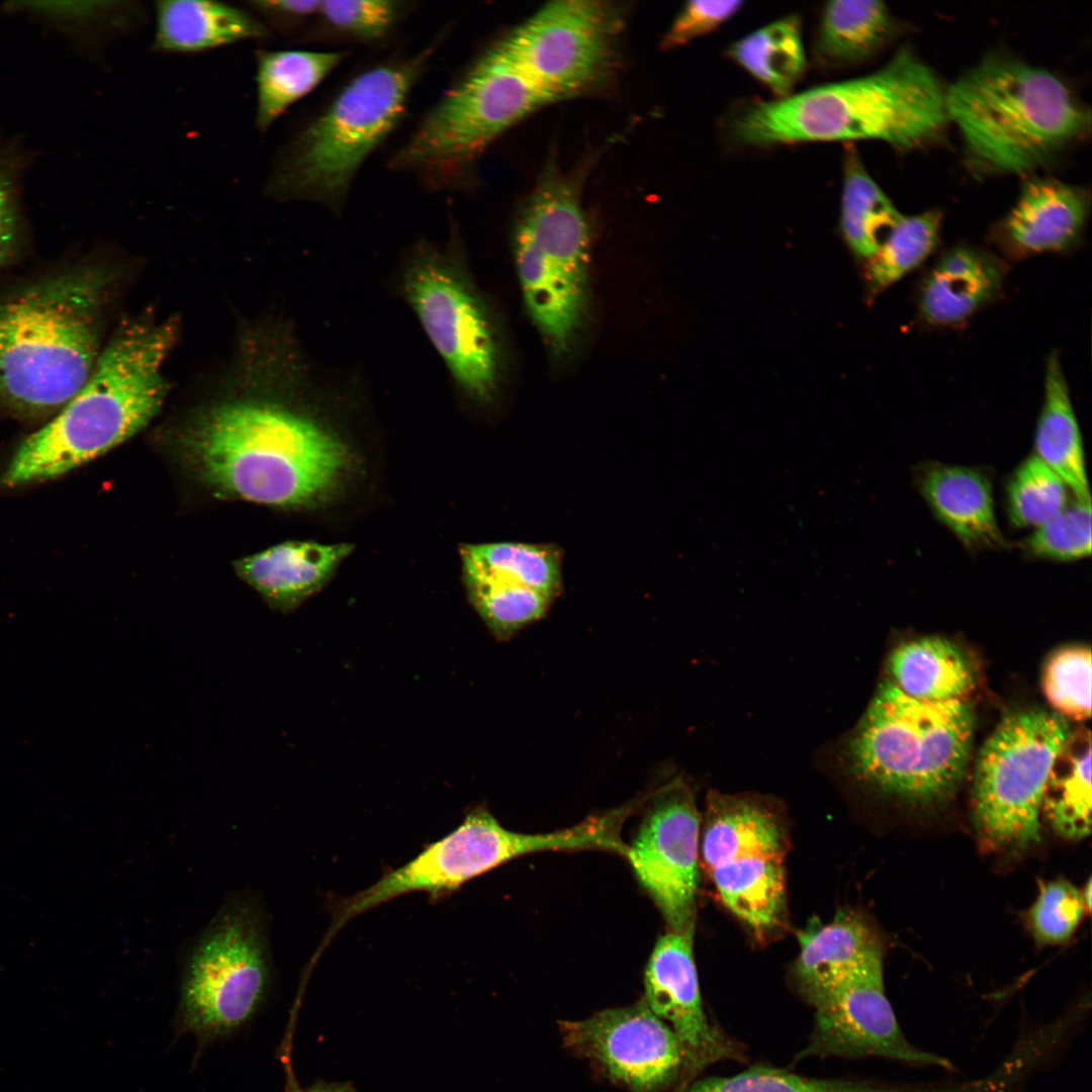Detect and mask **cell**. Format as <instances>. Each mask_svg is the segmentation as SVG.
<instances>
[{
    "label": "cell",
    "instance_id": "1",
    "mask_svg": "<svg viewBox=\"0 0 1092 1092\" xmlns=\"http://www.w3.org/2000/svg\"><path fill=\"white\" fill-rule=\"evenodd\" d=\"M945 84L908 46L880 69L746 106L730 136L744 146L873 140L909 152L936 144L949 126Z\"/></svg>",
    "mask_w": 1092,
    "mask_h": 1092
},
{
    "label": "cell",
    "instance_id": "2",
    "mask_svg": "<svg viewBox=\"0 0 1092 1092\" xmlns=\"http://www.w3.org/2000/svg\"><path fill=\"white\" fill-rule=\"evenodd\" d=\"M185 445L208 483L272 506L323 502L337 488L350 461L345 444L329 429L270 398L214 405L193 424Z\"/></svg>",
    "mask_w": 1092,
    "mask_h": 1092
},
{
    "label": "cell",
    "instance_id": "3",
    "mask_svg": "<svg viewBox=\"0 0 1092 1092\" xmlns=\"http://www.w3.org/2000/svg\"><path fill=\"white\" fill-rule=\"evenodd\" d=\"M110 274L77 267L0 296V406L21 417L58 413L101 354Z\"/></svg>",
    "mask_w": 1092,
    "mask_h": 1092
},
{
    "label": "cell",
    "instance_id": "4",
    "mask_svg": "<svg viewBox=\"0 0 1092 1092\" xmlns=\"http://www.w3.org/2000/svg\"><path fill=\"white\" fill-rule=\"evenodd\" d=\"M177 334L170 318L123 324L83 387L20 444L2 482L11 487L59 477L143 429L166 397L163 367Z\"/></svg>",
    "mask_w": 1092,
    "mask_h": 1092
},
{
    "label": "cell",
    "instance_id": "5",
    "mask_svg": "<svg viewBox=\"0 0 1092 1092\" xmlns=\"http://www.w3.org/2000/svg\"><path fill=\"white\" fill-rule=\"evenodd\" d=\"M946 111L971 168L1032 175L1090 131L1089 108L1059 75L1003 53L946 88Z\"/></svg>",
    "mask_w": 1092,
    "mask_h": 1092
},
{
    "label": "cell",
    "instance_id": "6",
    "mask_svg": "<svg viewBox=\"0 0 1092 1092\" xmlns=\"http://www.w3.org/2000/svg\"><path fill=\"white\" fill-rule=\"evenodd\" d=\"M390 57L351 77L277 152L264 183L268 197L340 212L365 162L404 117L413 90L446 39Z\"/></svg>",
    "mask_w": 1092,
    "mask_h": 1092
},
{
    "label": "cell",
    "instance_id": "7",
    "mask_svg": "<svg viewBox=\"0 0 1092 1092\" xmlns=\"http://www.w3.org/2000/svg\"><path fill=\"white\" fill-rule=\"evenodd\" d=\"M975 714L967 700L925 702L884 680L852 733V772L875 789L914 803L946 797L968 765Z\"/></svg>",
    "mask_w": 1092,
    "mask_h": 1092
},
{
    "label": "cell",
    "instance_id": "8",
    "mask_svg": "<svg viewBox=\"0 0 1092 1092\" xmlns=\"http://www.w3.org/2000/svg\"><path fill=\"white\" fill-rule=\"evenodd\" d=\"M549 103L495 42L424 113L388 168L428 190L460 189L499 135Z\"/></svg>",
    "mask_w": 1092,
    "mask_h": 1092
},
{
    "label": "cell",
    "instance_id": "9",
    "mask_svg": "<svg viewBox=\"0 0 1092 1092\" xmlns=\"http://www.w3.org/2000/svg\"><path fill=\"white\" fill-rule=\"evenodd\" d=\"M588 251L578 185L548 167L519 216L514 252L527 309L556 355L570 350L582 322Z\"/></svg>",
    "mask_w": 1092,
    "mask_h": 1092
},
{
    "label": "cell",
    "instance_id": "10",
    "mask_svg": "<svg viewBox=\"0 0 1092 1092\" xmlns=\"http://www.w3.org/2000/svg\"><path fill=\"white\" fill-rule=\"evenodd\" d=\"M788 834L777 808L760 797L711 792L699 852L720 900L758 938L786 920Z\"/></svg>",
    "mask_w": 1092,
    "mask_h": 1092
},
{
    "label": "cell",
    "instance_id": "11",
    "mask_svg": "<svg viewBox=\"0 0 1092 1092\" xmlns=\"http://www.w3.org/2000/svg\"><path fill=\"white\" fill-rule=\"evenodd\" d=\"M182 963L180 1007L189 1027L216 1034L246 1022L271 979L267 917L259 898L247 892L230 897Z\"/></svg>",
    "mask_w": 1092,
    "mask_h": 1092
},
{
    "label": "cell",
    "instance_id": "12",
    "mask_svg": "<svg viewBox=\"0 0 1092 1092\" xmlns=\"http://www.w3.org/2000/svg\"><path fill=\"white\" fill-rule=\"evenodd\" d=\"M1072 732L1042 709L1009 712L983 743L973 784L979 833L994 846L1025 849L1039 840V813L1053 763Z\"/></svg>",
    "mask_w": 1092,
    "mask_h": 1092
},
{
    "label": "cell",
    "instance_id": "13",
    "mask_svg": "<svg viewBox=\"0 0 1092 1092\" xmlns=\"http://www.w3.org/2000/svg\"><path fill=\"white\" fill-rule=\"evenodd\" d=\"M400 288L458 388L475 401L491 400L499 383L498 340L461 260L423 243L404 261Z\"/></svg>",
    "mask_w": 1092,
    "mask_h": 1092
},
{
    "label": "cell",
    "instance_id": "14",
    "mask_svg": "<svg viewBox=\"0 0 1092 1092\" xmlns=\"http://www.w3.org/2000/svg\"><path fill=\"white\" fill-rule=\"evenodd\" d=\"M622 28V11L613 3L554 1L496 44L554 102L590 92L611 78Z\"/></svg>",
    "mask_w": 1092,
    "mask_h": 1092
},
{
    "label": "cell",
    "instance_id": "15",
    "mask_svg": "<svg viewBox=\"0 0 1092 1092\" xmlns=\"http://www.w3.org/2000/svg\"><path fill=\"white\" fill-rule=\"evenodd\" d=\"M521 852L517 832L505 828L487 809H472L454 830L406 863L388 871L370 887L335 900L331 924L312 959L318 961L343 926L360 914L410 893H426L439 901Z\"/></svg>",
    "mask_w": 1092,
    "mask_h": 1092
},
{
    "label": "cell",
    "instance_id": "16",
    "mask_svg": "<svg viewBox=\"0 0 1092 1092\" xmlns=\"http://www.w3.org/2000/svg\"><path fill=\"white\" fill-rule=\"evenodd\" d=\"M701 819L688 785L675 778L647 799L626 858L672 931L695 928Z\"/></svg>",
    "mask_w": 1092,
    "mask_h": 1092
},
{
    "label": "cell",
    "instance_id": "17",
    "mask_svg": "<svg viewBox=\"0 0 1092 1092\" xmlns=\"http://www.w3.org/2000/svg\"><path fill=\"white\" fill-rule=\"evenodd\" d=\"M814 1009V1027L799 1059L876 1057L952 1067L947 1059L913 1045L903 1033L885 992L883 957L858 968Z\"/></svg>",
    "mask_w": 1092,
    "mask_h": 1092
},
{
    "label": "cell",
    "instance_id": "18",
    "mask_svg": "<svg viewBox=\"0 0 1092 1092\" xmlns=\"http://www.w3.org/2000/svg\"><path fill=\"white\" fill-rule=\"evenodd\" d=\"M564 1045L633 1092H658L685 1071L680 1044L670 1027L642 999L632 1005L559 1022Z\"/></svg>",
    "mask_w": 1092,
    "mask_h": 1092
},
{
    "label": "cell",
    "instance_id": "19",
    "mask_svg": "<svg viewBox=\"0 0 1092 1092\" xmlns=\"http://www.w3.org/2000/svg\"><path fill=\"white\" fill-rule=\"evenodd\" d=\"M694 929L668 931L656 941L644 975L649 1009L676 1036L685 1071L698 1073L721 1061H740V1045L708 1019L694 961Z\"/></svg>",
    "mask_w": 1092,
    "mask_h": 1092
},
{
    "label": "cell",
    "instance_id": "20",
    "mask_svg": "<svg viewBox=\"0 0 1092 1092\" xmlns=\"http://www.w3.org/2000/svg\"><path fill=\"white\" fill-rule=\"evenodd\" d=\"M1090 213L1089 193L1057 178L1029 175L1011 208L990 232L1005 261L1074 250Z\"/></svg>",
    "mask_w": 1092,
    "mask_h": 1092
},
{
    "label": "cell",
    "instance_id": "21",
    "mask_svg": "<svg viewBox=\"0 0 1092 1092\" xmlns=\"http://www.w3.org/2000/svg\"><path fill=\"white\" fill-rule=\"evenodd\" d=\"M1006 261L994 252L956 245L932 262L916 292L920 321L932 328L962 327L1003 290Z\"/></svg>",
    "mask_w": 1092,
    "mask_h": 1092
},
{
    "label": "cell",
    "instance_id": "22",
    "mask_svg": "<svg viewBox=\"0 0 1092 1092\" xmlns=\"http://www.w3.org/2000/svg\"><path fill=\"white\" fill-rule=\"evenodd\" d=\"M920 494L934 516L972 551L1007 546L997 523L990 478L976 468L923 463L916 472Z\"/></svg>",
    "mask_w": 1092,
    "mask_h": 1092
},
{
    "label": "cell",
    "instance_id": "23",
    "mask_svg": "<svg viewBox=\"0 0 1092 1092\" xmlns=\"http://www.w3.org/2000/svg\"><path fill=\"white\" fill-rule=\"evenodd\" d=\"M794 980L813 1007L864 964L883 957L882 944L855 913H838L829 923H812L799 935Z\"/></svg>",
    "mask_w": 1092,
    "mask_h": 1092
},
{
    "label": "cell",
    "instance_id": "24",
    "mask_svg": "<svg viewBox=\"0 0 1092 1092\" xmlns=\"http://www.w3.org/2000/svg\"><path fill=\"white\" fill-rule=\"evenodd\" d=\"M151 51L197 54L242 41H267L272 32L246 7L212 0H158Z\"/></svg>",
    "mask_w": 1092,
    "mask_h": 1092
},
{
    "label": "cell",
    "instance_id": "25",
    "mask_svg": "<svg viewBox=\"0 0 1092 1092\" xmlns=\"http://www.w3.org/2000/svg\"><path fill=\"white\" fill-rule=\"evenodd\" d=\"M352 548L290 541L238 561L237 570L270 606L287 612L321 589Z\"/></svg>",
    "mask_w": 1092,
    "mask_h": 1092
},
{
    "label": "cell",
    "instance_id": "26",
    "mask_svg": "<svg viewBox=\"0 0 1092 1092\" xmlns=\"http://www.w3.org/2000/svg\"><path fill=\"white\" fill-rule=\"evenodd\" d=\"M1035 454L1077 500L1091 502L1079 423L1059 353L1044 362L1043 397L1034 435Z\"/></svg>",
    "mask_w": 1092,
    "mask_h": 1092
},
{
    "label": "cell",
    "instance_id": "27",
    "mask_svg": "<svg viewBox=\"0 0 1092 1092\" xmlns=\"http://www.w3.org/2000/svg\"><path fill=\"white\" fill-rule=\"evenodd\" d=\"M890 680L925 702L967 700L976 685L969 656L952 641L924 636L899 644L889 657Z\"/></svg>",
    "mask_w": 1092,
    "mask_h": 1092
},
{
    "label": "cell",
    "instance_id": "28",
    "mask_svg": "<svg viewBox=\"0 0 1092 1092\" xmlns=\"http://www.w3.org/2000/svg\"><path fill=\"white\" fill-rule=\"evenodd\" d=\"M349 56L347 50H258L255 127L265 134L286 110L318 87Z\"/></svg>",
    "mask_w": 1092,
    "mask_h": 1092
},
{
    "label": "cell",
    "instance_id": "29",
    "mask_svg": "<svg viewBox=\"0 0 1092 1092\" xmlns=\"http://www.w3.org/2000/svg\"><path fill=\"white\" fill-rule=\"evenodd\" d=\"M895 30V19L882 1H829L821 12L816 52L826 65H855L883 49Z\"/></svg>",
    "mask_w": 1092,
    "mask_h": 1092
},
{
    "label": "cell",
    "instance_id": "30",
    "mask_svg": "<svg viewBox=\"0 0 1092 1092\" xmlns=\"http://www.w3.org/2000/svg\"><path fill=\"white\" fill-rule=\"evenodd\" d=\"M1091 734L1072 730L1045 783L1041 809L1062 837L1080 840L1091 831Z\"/></svg>",
    "mask_w": 1092,
    "mask_h": 1092
},
{
    "label": "cell",
    "instance_id": "31",
    "mask_svg": "<svg viewBox=\"0 0 1092 1092\" xmlns=\"http://www.w3.org/2000/svg\"><path fill=\"white\" fill-rule=\"evenodd\" d=\"M903 214L866 169L852 147L843 160L839 226L852 255L869 261Z\"/></svg>",
    "mask_w": 1092,
    "mask_h": 1092
},
{
    "label": "cell",
    "instance_id": "32",
    "mask_svg": "<svg viewBox=\"0 0 1092 1092\" xmlns=\"http://www.w3.org/2000/svg\"><path fill=\"white\" fill-rule=\"evenodd\" d=\"M728 56L778 99L791 95L807 67L800 17L787 15L746 34Z\"/></svg>",
    "mask_w": 1092,
    "mask_h": 1092
},
{
    "label": "cell",
    "instance_id": "33",
    "mask_svg": "<svg viewBox=\"0 0 1092 1092\" xmlns=\"http://www.w3.org/2000/svg\"><path fill=\"white\" fill-rule=\"evenodd\" d=\"M462 570L517 583L551 599L562 586V550L555 544L496 542L463 545Z\"/></svg>",
    "mask_w": 1092,
    "mask_h": 1092
},
{
    "label": "cell",
    "instance_id": "34",
    "mask_svg": "<svg viewBox=\"0 0 1092 1092\" xmlns=\"http://www.w3.org/2000/svg\"><path fill=\"white\" fill-rule=\"evenodd\" d=\"M943 215L928 209L904 215L891 229L877 253L864 263V284L869 299L918 269L936 251Z\"/></svg>",
    "mask_w": 1092,
    "mask_h": 1092
},
{
    "label": "cell",
    "instance_id": "35",
    "mask_svg": "<svg viewBox=\"0 0 1092 1092\" xmlns=\"http://www.w3.org/2000/svg\"><path fill=\"white\" fill-rule=\"evenodd\" d=\"M411 6L399 0H321L311 24L295 43H378L396 30Z\"/></svg>",
    "mask_w": 1092,
    "mask_h": 1092
},
{
    "label": "cell",
    "instance_id": "36",
    "mask_svg": "<svg viewBox=\"0 0 1092 1092\" xmlns=\"http://www.w3.org/2000/svg\"><path fill=\"white\" fill-rule=\"evenodd\" d=\"M472 607L498 640H507L541 619L553 599L494 576L462 570Z\"/></svg>",
    "mask_w": 1092,
    "mask_h": 1092
},
{
    "label": "cell",
    "instance_id": "37",
    "mask_svg": "<svg viewBox=\"0 0 1092 1092\" xmlns=\"http://www.w3.org/2000/svg\"><path fill=\"white\" fill-rule=\"evenodd\" d=\"M1063 479L1036 455H1030L1012 472L1006 483V509L1016 528H1038L1070 504Z\"/></svg>",
    "mask_w": 1092,
    "mask_h": 1092
},
{
    "label": "cell",
    "instance_id": "38",
    "mask_svg": "<svg viewBox=\"0 0 1092 1092\" xmlns=\"http://www.w3.org/2000/svg\"><path fill=\"white\" fill-rule=\"evenodd\" d=\"M675 1092H890L842 1078H811L758 1065L726 1077L698 1079Z\"/></svg>",
    "mask_w": 1092,
    "mask_h": 1092
},
{
    "label": "cell",
    "instance_id": "39",
    "mask_svg": "<svg viewBox=\"0 0 1092 1092\" xmlns=\"http://www.w3.org/2000/svg\"><path fill=\"white\" fill-rule=\"evenodd\" d=\"M1091 671V650L1086 646L1061 648L1049 658L1042 689L1057 714L1074 721L1090 718Z\"/></svg>",
    "mask_w": 1092,
    "mask_h": 1092
},
{
    "label": "cell",
    "instance_id": "40",
    "mask_svg": "<svg viewBox=\"0 0 1092 1092\" xmlns=\"http://www.w3.org/2000/svg\"><path fill=\"white\" fill-rule=\"evenodd\" d=\"M1091 502L1075 500L1021 542V549L1040 559L1072 561L1091 554Z\"/></svg>",
    "mask_w": 1092,
    "mask_h": 1092
},
{
    "label": "cell",
    "instance_id": "41",
    "mask_svg": "<svg viewBox=\"0 0 1092 1092\" xmlns=\"http://www.w3.org/2000/svg\"><path fill=\"white\" fill-rule=\"evenodd\" d=\"M1081 892L1070 882L1058 879L1042 883L1028 912L1029 927L1039 944L1052 945L1070 939L1085 912Z\"/></svg>",
    "mask_w": 1092,
    "mask_h": 1092
},
{
    "label": "cell",
    "instance_id": "42",
    "mask_svg": "<svg viewBox=\"0 0 1092 1092\" xmlns=\"http://www.w3.org/2000/svg\"><path fill=\"white\" fill-rule=\"evenodd\" d=\"M742 1H689L662 38L663 49H674L710 33L736 15Z\"/></svg>",
    "mask_w": 1092,
    "mask_h": 1092
},
{
    "label": "cell",
    "instance_id": "43",
    "mask_svg": "<svg viewBox=\"0 0 1092 1092\" xmlns=\"http://www.w3.org/2000/svg\"><path fill=\"white\" fill-rule=\"evenodd\" d=\"M321 0H250L242 2L271 32L295 41L311 24Z\"/></svg>",
    "mask_w": 1092,
    "mask_h": 1092
},
{
    "label": "cell",
    "instance_id": "44",
    "mask_svg": "<svg viewBox=\"0 0 1092 1092\" xmlns=\"http://www.w3.org/2000/svg\"><path fill=\"white\" fill-rule=\"evenodd\" d=\"M18 214L11 181L0 169V267L11 257L18 240Z\"/></svg>",
    "mask_w": 1092,
    "mask_h": 1092
},
{
    "label": "cell",
    "instance_id": "45",
    "mask_svg": "<svg viewBox=\"0 0 1092 1092\" xmlns=\"http://www.w3.org/2000/svg\"><path fill=\"white\" fill-rule=\"evenodd\" d=\"M1091 892H1092V887H1091V881L1089 880L1087 885L1084 888V891L1081 892L1082 898L1084 900L1085 907L1088 910H1090V907H1091Z\"/></svg>",
    "mask_w": 1092,
    "mask_h": 1092
},
{
    "label": "cell",
    "instance_id": "46",
    "mask_svg": "<svg viewBox=\"0 0 1092 1092\" xmlns=\"http://www.w3.org/2000/svg\"><path fill=\"white\" fill-rule=\"evenodd\" d=\"M307 1092H349V1091H348L347 1088L340 1087V1086H324V1087L313 1088V1089H311V1090H309Z\"/></svg>",
    "mask_w": 1092,
    "mask_h": 1092
}]
</instances>
